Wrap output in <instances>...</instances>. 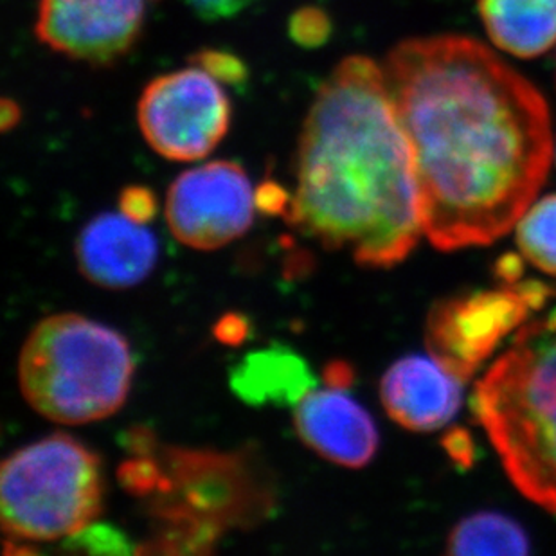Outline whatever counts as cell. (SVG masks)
<instances>
[{"label": "cell", "instance_id": "1", "mask_svg": "<svg viewBox=\"0 0 556 556\" xmlns=\"http://www.w3.org/2000/svg\"><path fill=\"white\" fill-rule=\"evenodd\" d=\"M383 71L413 148L432 245H489L517 226L552 164L541 92L465 37L405 40Z\"/></svg>", "mask_w": 556, "mask_h": 556}, {"label": "cell", "instance_id": "2", "mask_svg": "<svg viewBox=\"0 0 556 556\" xmlns=\"http://www.w3.org/2000/svg\"><path fill=\"white\" fill-rule=\"evenodd\" d=\"M289 220L364 267L404 262L421 229L409 137L386 71L350 56L320 85L303 125Z\"/></svg>", "mask_w": 556, "mask_h": 556}, {"label": "cell", "instance_id": "3", "mask_svg": "<svg viewBox=\"0 0 556 556\" xmlns=\"http://www.w3.org/2000/svg\"><path fill=\"white\" fill-rule=\"evenodd\" d=\"M123 486L147 501L155 535L150 553H207L231 528L273 508V490L240 454L161 446L147 429L128 435Z\"/></svg>", "mask_w": 556, "mask_h": 556}, {"label": "cell", "instance_id": "4", "mask_svg": "<svg viewBox=\"0 0 556 556\" xmlns=\"http://www.w3.org/2000/svg\"><path fill=\"white\" fill-rule=\"evenodd\" d=\"M511 483L556 514V309L522 326L473 391Z\"/></svg>", "mask_w": 556, "mask_h": 556}, {"label": "cell", "instance_id": "5", "mask_svg": "<svg viewBox=\"0 0 556 556\" xmlns=\"http://www.w3.org/2000/svg\"><path fill=\"white\" fill-rule=\"evenodd\" d=\"M134 377L125 337L79 314L49 315L18 358L22 394L33 409L63 426L103 420L122 409Z\"/></svg>", "mask_w": 556, "mask_h": 556}, {"label": "cell", "instance_id": "6", "mask_svg": "<svg viewBox=\"0 0 556 556\" xmlns=\"http://www.w3.org/2000/svg\"><path fill=\"white\" fill-rule=\"evenodd\" d=\"M101 506L100 459L73 435H48L2 463L0 509L11 542L71 539L94 525Z\"/></svg>", "mask_w": 556, "mask_h": 556}, {"label": "cell", "instance_id": "7", "mask_svg": "<svg viewBox=\"0 0 556 556\" xmlns=\"http://www.w3.org/2000/svg\"><path fill=\"white\" fill-rule=\"evenodd\" d=\"M148 144L172 161H197L213 152L231 123V103L220 81L193 65L148 84L137 105Z\"/></svg>", "mask_w": 556, "mask_h": 556}, {"label": "cell", "instance_id": "8", "mask_svg": "<svg viewBox=\"0 0 556 556\" xmlns=\"http://www.w3.org/2000/svg\"><path fill=\"white\" fill-rule=\"evenodd\" d=\"M546 295L544 285L528 281L441 303L427 326L432 357L459 380H467L530 309L542 306Z\"/></svg>", "mask_w": 556, "mask_h": 556}, {"label": "cell", "instance_id": "9", "mask_svg": "<svg viewBox=\"0 0 556 556\" xmlns=\"http://www.w3.org/2000/svg\"><path fill=\"white\" fill-rule=\"evenodd\" d=\"M256 204L242 166L216 161L175 179L166 199V220L180 243L215 251L249 231Z\"/></svg>", "mask_w": 556, "mask_h": 556}, {"label": "cell", "instance_id": "10", "mask_svg": "<svg viewBox=\"0 0 556 556\" xmlns=\"http://www.w3.org/2000/svg\"><path fill=\"white\" fill-rule=\"evenodd\" d=\"M142 16V0H40L35 33L68 59L111 65L134 48Z\"/></svg>", "mask_w": 556, "mask_h": 556}, {"label": "cell", "instance_id": "11", "mask_svg": "<svg viewBox=\"0 0 556 556\" xmlns=\"http://www.w3.org/2000/svg\"><path fill=\"white\" fill-rule=\"evenodd\" d=\"M294 426L306 446L341 467L363 468L377 452L375 421L341 386L308 391L298 402Z\"/></svg>", "mask_w": 556, "mask_h": 556}, {"label": "cell", "instance_id": "12", "mask_svg": "<svg viewBox=\"0 0 556 556\" xmlns=\"http://www.w3.org/2000/svg\"><path fill=\"white\" fill-rule=\"evenodd\" d=\"M157 238L147 224L125 213L96 216L79 232L76 262L90 283L130 289L142 283L157 265Z\"/></svg>", "mask_w": 556, "mask_h": 556}, {"label": "cell", "instance_id": "13", "mask_svg": "<svg viewBox=\"0 0 556 556\" xmlns=\"http://www.w3.org/2000/svg\"><path fill=\"white\" fill-rule=\"evenodd\" d=\"M459 378L434 357L400 358L383 375L380 394L388 415L413 431L440 429L462 404Z\"/></svg>", "mask_w": 556, "mask_h": 556}, {"label": "cell", "instance_id": "14", "mask_svg": "<svg viewBox=\"0 0 556 556\" xmlns=\"http://www.w3.org/2000/svg\"><path fill=\"white\" fill-rule=\"evenodd\" d=\"M490 40L519 59H535L556 43V0H478Z\"/></svg>", "mask_w": 556, "mask_h": 556}, {"label": "cell", "instance_id": "15", "mask_svg": "<svg viewBox=\"0 0 556 556\" xmlns=\"http://www.w3.org/2000/svg\"><path fill=\"white\" fill-rule=\"evenodd\" d=\"M232 388L251 404H298L314 389L305 361L283 348L251 353L235 369Z\"/></svg>", "mask_w": 556, "mask_h": 556}, {"label": "cell", "instance_id": "16", "mask_svg": "<svg viewBox=\"0 0 556 556\" xmlns=\"http://www.w3.org/2000/svg\"><path fill=\"white\" fill-rule=\"evenodd\" d=\"M528 536L517 522L498 514H478L462 520L448 536L452 555H526Z\"/></svg>", "mask_w": 556, "mask_h": 556}, {"label": "cell", "instance_id": "17", "mask_svg": "<svg viewBox=\"0 0 556 556\" xmlns=\"http://www.w3.org/2000/svg\"><path fill=\"white\" fill-rule=\"evenodd\" d=\"M517 240L535 267L556 274V194L526 211L517 222Z\"/></svg>", "mask_w": 556, "mask_h": 556}, {"label": "cell", "instance_id": "18", "mask_svg": "<svg viewBox=\"0 0 556 556\" xmlns=\"http://www.w3.org/2000/svg\"><path fill=\"white\" fill-rule=\"evenodd\" d=\"M330 33V18L319 8L300 10L290 21V37L305 48H315L325 43Z\"/></svg>", "mask_w": 556, "mask_h": 556}, {"label": "cell", "instance_id": "19", "mask_svg": "<svg viewBox=\"0 0 556 556\" xmlns=\"http://www.w3.org/2000/svg\"><path fill=\"white\" fill-rule=\"evenodd\" d=\"M193 65L204 68L213 78L226 84H243L248 78V68L243 65L242 60L237 59L235 54L222 53V51H202L194 54L191 59Z\"/></svg>", "mask_w": 556, "mask_h": 556}, {"label": "cell", "instance_id": "20", "mask_svg": "<svg viewBox=\"0 0 556 556\" xmlns=\"http://www.w3.org/2000/svg\"><path fill=\"white\" fill-rule=\"evenodd\" d=\"M67 542H74V546H79L85 552L92 553H128L130 546L126 544L122 533L111 530L106 526L90 525L84 531L67 539Z\"/></svg>", "mask_w": 556, "mask_h": 556}, {"label": "cell", "instance_id": "21", "mask_svg": "<svg viewBox=\"0 0 556 556\" xmlns=\"http://www.w3.org/2000/svg\"><path fill=\"white\" fill-rule=\"evenodd\" d=\"M119 207L125 215L130 216L134 220L147 224L152 220L157 211V200L150 189L142 188V186H130L123 191Z\"/></svg>", "mask_w": 556, "mask_h": 556}, {"label": "cell", "instance_id": "22", "mask_svg": "<svg viewBox=\"0 0 556 556\" xmlns=\"http://www.w3.org/2000/svg\"><path fill=\"white\" fill-rule=\"evenodd\" d=\"M191 10L204 21H222L245 10L252 0H185Z\"/></svg>", "mask_w": 556, "mask_h": 556}, {"label": "cell", "instance_id": "23", "mask_svg": "<svg viewBox=\"0 0 556 556\" xmlns=\"http://www.w3.org/2000/svg\"><path fill=\"white\" fill-rule=\"evenodd\" d=\"M446 446L451 456L456 459L457 463H468L472 459V440L468 438L467 432L454 431L446 438Z\"/></svg>", "mask_w": 556, "mask_h": 556}, {"label": "cell", "instance_id": "24", "mask_svg": "<svg viewBox=\"0 0 556 556\" xmlns=\"http://www.w3.org/2000/svg\"><path fill=\"white\" fill-rule=\"evenodd\" d=\"M326 383L330 386H341L348 388L353 380L352 369L348 368L344 363H333L328 366L325 371Z\"/></svg>", "mask_w": 556, "mask_h": 556}, {"label": "cell", "instance_id": "25", "mask_svg": "<svg viewBox=\"0 0 556 556\" xmlns=\"http://www.w3.org/2000/svg\"><path fill=\"white\" fill-rule=\"evenodd\" d=\"M18 119H21V109H18L15 101L5 98V100L2 101V112H0V125H2V130H10L11 126H15Z\"/></svg>", "mask_w": 556, "mask_h": 556}]
</instances>
